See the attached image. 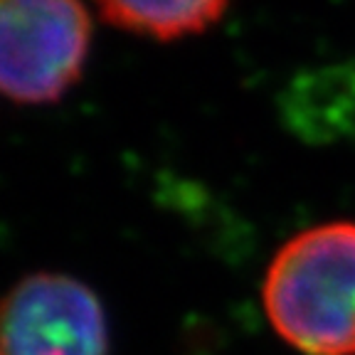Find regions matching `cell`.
<instances>
[{
    "instance_id": "cell-1",
    "label": "cell",
    "mask_w": 355,
    "mask_h": 355,
    "mask_svg": "<svg viewBox=\"0 0 355 355\" xmlns=\"http://www.w3.org/2000/svg\"><path fill=\"white\" fill-rule=\"evenodd\" d=\"M266 318L304 355H355V222H326L274 254L261 286Z\"/></svg>"
},
{
    "instance_id": "cell-2",
    "label": "cell",
    "mask_w": 355,
    "mask_h": 355,
    "mask_svg": "<svg viewBox=\"0 0 355 355\" xmlns=\"http://www.w3.org/2000/svg\"><path fill=\"white\" fill-rule=\"evenodd\" d=\"M92 42L82 0H0V92L50 104L79 79Z\"/></svg>"
},
{
    "instance_id": "cell-3",
    "label": "cell",
    "mask_w": 355,
    "mask_h": 355,
    "mask_svg": "<svg viewBox=\"0 0 355 355\" xmlns=\"http://www.w3.org/2000/svg\"><path fill=\"white\" fill-rule=\"evenodd\" d=\"M3 355H109L101 301L67 274H33L0 301Z\"/></svg>"
},
{
    "instance_id": "cell-4",
    "label": "cell",
    "mask_w": 355,
    "mask_h": 355,
    "mask_svg": "<svg viewBox=\"0 0 355 355\" xmlns=\"http://www.w3.org/2000/svg\"><path fill=\"white\" fill-rule=\"evenodd\" d=\"M106 22L153 40L198 35L222 17L227 0H96Z\"/></svg>"
},
{
    "instance_id": "cell-5",
    "label": "cell",
    "mask_w": 355,
    "mask_h": 355,
    "mask_svg": "<svg viewBox=\"0 0 355 355\" xmlns=\"http://www.w3.org/2000/svg\"><path fill=\"white\" fill-rule=\"evenodd\" d=\"M0 355H3V353H0Z\"/></svg>"
}]
</instances>
